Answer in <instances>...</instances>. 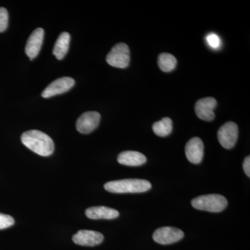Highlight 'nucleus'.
Here are the masks:
<instances>
[{
	"label": "nucleus",
	"mask_w": 250,
	"mask_h": 250,
	"mask_svg": "<svg viewBox=\"0 0 250 250\" xmlns=\"http://www.w3.org/2000/svg\"><path fill=\"white\" fill-rule=\"evenodd\" d=\"M21 141L24 146L39 155L49 156L53 154V140L42 131L39 130L25 131L21 136Z\"/></svg>",
	"instance_id": "nucleus-1"
},
{
	"label": "nucleus",
	"mask_w": 250,
	"mask_h": 250,
	"mask_svg": "<svg viewBox=\"0 0 250 250\" xmlns=\"http://www.w3.org/2000/svg\"><path fill=\"white\" fill-rule=\"evenodd\" d=\"M151 188L150 182L139 179L112 181L104 184L105 190L113 193H139L147 191Z\"/></svg>",
	"instance_id": "nucleus-2"
},
{
	"label": "nucleus",
	"mask_w": 250,
	"mask_h": 250,
	"mask_svg": "<svg viewBox=\"0 0 250 250\" xmlns=\"http://www.w3.org/2000/svg\"><path fill=\"white\" fill-rule=\"evenodd\" d=\"M191 205L197 210L219 213L228 207V202L223 195L209 194L195 197L192 200Z\"/></svg>",
	"instance_id": "nucleus-3"
},
{
	"label": "nucleus",
	"mask_w": 250,
	"mask_h": 250,
	"mask_svg": "<svg viewBox=\"0 0 250 250\" xmlns=\"http://www.w3.org/2000/svg\"><path fill=\"white\" fill-rule=\"evenodd\" d=\"M106 62L111 66L126 68L130 62L129 47L124 42L116 44L106 56Z\"/></svg>",
	"instance_id": "nucleus-4"
},
{
	"label": "nucleus",
	"mask_w": 250,
	"mask_h": 250,
	"mask_svg": "<svg viewBox=\"0 0 250 250\" xmlns=\"http://www.w3.org/2000/svg\"><path fill=\"white\" fill-rule=\"evenodd\" d=\"M238 136V125L233 122L225 123L218 131L219 143L225 149H229L234 147Z\"/></svg>",
	"instance_id": "nucleus-5"
},
{
	"label": "nucleus",
	"mask_w": 250,
	"mask_h": 250,
	"mask_svg": "<svg viewBox=\"0 0 250 250\" xmlns=\"http://www.w3.org/2000/svg\"><path fill=\"white\" fill-rule=\"evenodd\" d=\"M184 233L179 229L164 227L156 229L153 234V239L161 245H170L182 240Z\"/></svg>",
	"instance_id": "nucleus-6"
},
{
	"label": "nucleus",
	"mask_w": 250,
	"mask_h": 250,
	"mask_svg": "<svg viewBox=\"0 0 250 250\" xmlns=\"http://www.w3.org/2000/svg\"><path fill=\"white\" fill-rule=\"evenodd\" d=\"M100 119H101V116L98 112H85L77 120L76 123L77 131L81 134H90L98 127Z\"/></svg>",
	"instance_id": "nucleus-7"
},
{
	"label": "nucleus",
	"mask_w": 250,
	"mask_h": 250,
	"mask_svg": "<svg viewBox=\"0 0 250 250\" xmlns=\"http://www.w3.org/2000/svg\"><path fill=\"white\" fill-rule=\"evenodd\" d=\"M75 83V81L71 77H64L57 79L46 87L45 89L42 91V97L49 98L65 93L71 89Z\"/></svg>",
	"instance_id": "nucleus-8"
},
{
	"label": "nucleus",
	"mask_w": 250,
	"mask_h": 250,
	"mask_svg": "<svg viewBox=\"0 0 250 250\" xmlns=\"http://www.w3.org/2000/svg\"><path fill=\"white\" fill-rule=\"evenodd\" d=\"M216 106V100L213 98L200 99L195 104V113L202 121H212L215 118L214 109Z\"/></svg>",
	"instance_id": "nucleus-9"
},
{
	"label": "nucleus",
	"mask_w": 250,
	"mask_h": 250,
	"mask_svg": "<svg viewBox=\"0 0 250 250\" xmlns=\"http://www.w3.org/2000/svg\"><path fill=\"white\" fill-rule=\"evenodd\" d=\"M72 241L80 246L93 247L103 243L104 236L98 231L80 230L72 237Z\"/></svg>",
	"instance_id": "nucleus-10"
},
{
	"label": "nucleus",
	"mask_w": 250,
	"mask_h": 250,
	"mask_svg": "<svg viewBox=\"0 0 250 250\" xmlns=\"http://www.w3.org/2000/svg\"><path fill=\"white\" fill-rule=\"evenodd\" d=\"M188 160L193 164L202 162L204 156V143L198 137H194L187 143L185 148Z\"/></svg>",
	"instance_id": "nucleus-11"
},
{
	"label": "nucleus",
	"mask_w": 250,
	"mask_h": 250,
	"mask_svg": "<svg viewBox=\"0 0 250 250\" xmlns=\"http://www.w3.org/2000/svg\"><path fill=\"white\" fill-rule=\"evenodd\" d=\"M44 39V29L38 28L33 31L26 44L25 52L31 60L35 59L39 54Z\"/></svg>",
	"instance_id": "nucleus-12"
},
{
	"label": "nucleus",
	"mask_w": 250,
	"mask_h": 250,
	"mask_svg": "<svg viewBox=\"0 0 250 250\" xmlns=\"http://www.w3.org/2000/svg\"><path fill=\"white\" fill-rule=\"evenodd\" d=\"M85 215L92 220H112L119 217V212L114 208H108L106 207H93L87 208Z\"/></svg>",
	"instance_id": "nucleus-13"
},
{
	"label": "nucleus",
	"mask_w": 250,
	"mask_h": 250,
	"mask_svg": "<svg viewBox=\"0 0 250 250\" xmlns=\"http://www.w3.org/2000/svg\"><path fill=\"white\" fill-rule=\"evenodd\" d=\"M146 156L136 151H125L118 156V162L124 166H140L146 164Z\"/></svg>",
	"instance_id": "nucleus-14"
},
{
	"label": "nucleus",
	"mask_w": 250,
	"mask_h": 250,
	"mask_svg": "<svg viewBox=\"0 0 250 250\" xmlns=\"http://www.w3.org/2000/svg\"><path fill=\"white\" fill-rule=\"evenodd\" d=\"M70 35L69 33L62 32L56 41L53 54L59 60H62L66 55L70 45Z\"/></svg>",
	"instance_id": "nucleus-15"
},
{
	"label": "nucleus",
	"mask_w": 250,
	"mask_h": 250,
	"mask_svg": "<svg viewBox=\"0 0 250 250\" xmlns=\"http://www.w3.org/2000/svg\"><path fill=\"white\" fill-rule=\"evenodd\" d=\"M154 134L161 137H166L172 131V121L170 118H164L160 121L156 122L152 126Z\"/></svg>",
	"instance_id": "nucleus-16"
},
{
	"label": "nucleus",
	"mask_w": 250,
	"mask_h": 250,
	"mask_svg": "<svg viewBox=\"0 0 250 250\" xmlns=\"http://www.w3.org/2000/svg\"><path fill=\"white\" fill-rule=\"evenodd\" d=\"M177 59L172 54L162 53L158 59V64L162 71L168 72L172 71L177 65Z\"/></svg>",
	"instance_id": "nucleus-17"
},
{
	"label": "nucleus",
	"mask_w": 250,
	"mask_h": 250,
	"mask_svg": "<svg viewBox=\"0 0 250 250\" xmlns=\"http://www.w3.org/2000/svg\"><path fill=\"white\" fill-rule=\"evenodd\" d=\"M9 14L5 8L0 7V32H4L8 27Z\"/></svg>",
	"instance_id": "nucleus-18"
},
{
	"label": "nucleus",
	"mask_w": 250,
	"mask_h": 250,
	"mask_svg": "<svg viewBox=\"0 0 250 250\" xmlns=\"http://www.w3.org/2000/svg\"><path fill=\"white\" fill-rule=\"evenodd\" d=\"M14 223L15 220L13 217L0 213V229L9 228L14 225Z\"/></svg>",
	"instance_id": "nucleus-19"
},
{
	"label": "nucleus",
	"mask_w": 250,
	"mask_h": 250,
	"mask_svg": "<svg viewBox=\"0 0 250 250\" xmlns=\"http://www.w3.org/2000/svg\"><path fill=\"white\" fill-rule=\"evenodd\" d=\"M207 41L208 45L213 49H218L221 45V41H220V38L213 33H211L207 36Z\"/></svg>",
	"instance_id": "nucleus-20"
},
{
	"label": "nucleus",
	"mask_w": 250,
	"mask_h": 250,
	"mask_svg": "<svg viewBox=\"0 0 250 250\" xmlns=\"http://www.w3.org/2000/svg\"><path fill=\"white\" fill-rule=\"evenodd\" d=\"M243 169L248 177H250V156H248L246 158L243 162Z\"/></svg>",
	"instance_id": "nucleus-21"
}]
</instances>
